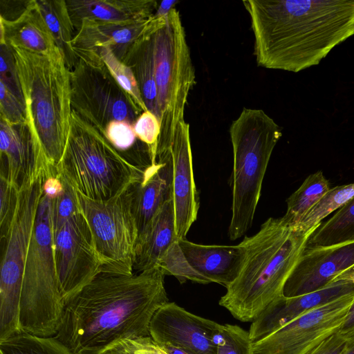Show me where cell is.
<instances>
[{
	"label": "cell",
	"mask_w": 354,
	"mask_h": 354,
	"mask_svg": "<svg viewBox=\"0 0 354 354\" xmlns=\"http://www.w3.org/2000/svg\"><path fill=\"white\" fill-rule=\"evenodd\" d=\"M347 281L354 283V266L351 268L350 269L346 270L343 273H342L340 275L337 277L333 281Z\"/></svg>",
	"instance_id": "obj_42"
},
{
	"label": "cell",
	"mask_w": 354,
	"mask_h": 354,
	"mask_svg": "<svg viewBox=\"0 0 354 354\" xmlns=\"http://www.w3.org/2000/svg\"><path fill=\"white\" fill-rule=\"evenodd\" d=\"M354 241V198L315 230L307 245L328 246Z\"/></svg>",
	"instance_id": "obj_27"
},
{
	"label": "cell",
	"mask_w": 354,
	"mask_h": 354,
	"mask_svg": "<svg viewBox=\"0 0 354 354\" xmlns=\"http://www.w3.org/2000/svg\"><path fill=\"white\" fill-rule=\"evenodd\" d=\"M342 354H354V337L347 341L346 346Z\"/></svg>",
	"instance_id": "obj_44"
},
{
	"label": "cell",
	"mask_w": 354,
	"mask_h": 354,
	"mask_svg": "<svg viewBox=\"0 0 354 354\" xmlns=\"http://www.w3.org/2000/svg\"><path fill=\"white\" fill-rule=\"evenodd\" d=\"M330 189V183L322 171L309 175L287 199L283 219L296 226Z\"/></svg>",
	"instance_id": "obj_26"
},
{
	"label": "cell",
	"mask_w": 354,
	"mask_h": 354,
	"mask_svg": "<svg viewBox=\"0 0 354 354\" xmlns=\"http://www.w3.org/2000/svg\"><path fill=\"white\" fill-rule=\"evenodd\" d=\"M0 19V44L41 55L52 54L59 49L35 0L27 1L25 10L17 17Z\"/></svg>",
	"instance_id": "obj_23"
},
{
	"label": "cell",
	"mask_w": 354,
	"mask_h": 354,
	"mask_svg": "<svg viewBox=\"0 0 354 354\" xmlns=\"http://www.w3.org/2000/svg\"><path fill=\"white\" fill-rule=\"evenodd\" d=\"M55 195L42 187L24 267L20 304L21 331L41 337L56 335L64 308L53 243Z\"/></svg>",
	"instance_id": "obj_8"
},
{
	"label": "cell",
	"mask_w": 354,
	"mask_h": 354,
	"mask_svg": "<svg viewBox=\"0 0 354 354\" xmlns=\"http://www.w3.org/2000/svg\"><path fill=\"white\" fill-rule=\"evenodd\" d=\"M347 340L337 330L318 344L307 354H342Z\"/></svg>",
	"instance_id": "obj_39"
},
{
	"label": "cell",
	"mask_w": 354,
	"mask_h": 354,
	"mask_svg": "<svg viewBox=\"0 0 354 354\" xmlns=\"http://www.w3.org/2000/svg\"><path fill=\"white\" fill-rule=\"evenodd\" d=\"M354 198V183L330 188L296 226L304 232H314L322 221Z\"/></svg>",
	"instance_id": "obj_28"
},
{
	"label": "cell",
	"mask_w": 354,
	"mask_h": 354,
	"mask_svg": "<svg viewBox=\"0 0 354 354\" xmlns=\"http://www.w3.org/2000/svg\"><path fill=\"white\" fill-rule=\"evenodd\" d=\"M19 190L0 171V235L1 239L7 234L17 207Z\"/></svg>",
	"instance_id": "obj_35"
},
{
	"label": "cell",
	"mask_w": 354,
	"mask_h": 354,
	"mask_svg": "<svg viewBox=\"0 0 354 354\" xmlns=\"http://www.w3.org/2000/svg\"><path fill=\"white\" fill-rule=\"evenodd\" d=\"M172 162L169 151L156 157V162L145 168L140 179L131 185L132 209L138 236L160 207L173 198Z\"/></svg>",
	"instance_id": "obj_18"
},
{
	"label": "cell",
	"mask_w": 354,
	"mask_h": 354,
	"mask_svg": "<svg viewBox=\"0 0 354 354\" xmlns=\"http://www.w3.org/2000/svg\"><path fill=\"white\" fill-rule=\"evenodd\" d=\"M102 354H167L151 337L122 340Z\"/></svg>",
	"instance_id": "obj_38"
},
{
	"label": "cell",
	"mask_w": 354,
	"mask_h": 354,
	"mask_svg": "<svg viewBox=\"0 0 354 354\" xmlns=\"http://www.w3.org/2000/svg\"><path fill=\"white\" fill-rule=\"evenodd\" d=\"M233 149L231 240L251 227L261 196L264 176L281 127L263 110L244 108L230 127Z\"/></svg>",
	"instance_id": "obj_6"
},
{
	"label": "cell",
	"mask_w": 354,
	"mask_h": 354,
	"mask_svg": "<svg viewBox=\"0 0 354 354\" xmlns=\"http://www.w3.org/2000/svg\"><path fill=\"white\" fill-rule=\"evenodd\" d=\"M131 185L106 201L91 200L77 192L101 261L102 272L133 274L138 229L132 209Z\"/></svg>",
	"instance_id": "obj_10"
},
{
	"label": "cell",
	"mask_w": 354,
	"mask_h": 354,
	"mask_svg": "<svg viewBox=\"0 0 354 354\" xmlns=\"http://www.w3.org/2000/svg\"><path fill=\"white\" fill-rule=\"evenodd\" d=\"M169 151L172 162L176 232L179 239H186L197 218L199 201L194 178L189 124L185 120L177 126Z\"/></svg>",
	"instance_id": "obj_16"
},
{
	"label": "cell",
	"mask_w": 354,
	"mask_h": 354,
	"mask_svg": "<svg viewBox=\"0 0 354 354\" xmlns=\"http://www.w3.org/2000/svg\"><path fill=\"white\" fill-rule=\"evenodd\" d=\"M354 301V292L314 308L254 342L252 354H307L336 332Z\"/></svg>",
	"instance_id": "obj_13"
},
{
	"label": "cell",
	"mask_w": 354,
	"mask_h": 354,
	"mask_svg": "<svg viewBox=\"0 0 354 354\" xmlns=\"http://www.w3.org/2000/svg\"><path fill=\"white\" fill-rule=\"evenodd\" d=\"M259 66L294 73L317 65L354 35V0H245Z\"/></svg>",
	"instance_id": "obj_2"
},
{
	"label": "cell",
	"mask_w": 354,
	"mask_h": 354,
	"mask_svg": "<svg viewBox=\"0 0 354 354\" xmlns=\"http://www.w3.org/2000/svg\"><path fill=\"white\" fill-rule=\"evenodd\" d=\"M86 53L97 54L111 75L136 106L142 112L147 111L133 71L115 55L110 47H102Z\"/></svg>",
	"instance_id": "obj_30"
},
{
	"label": "cell",
	"mask_w": 354,
	"mask_h": 354,
	"mask_svg": "<svg viewBox=\"0 0 354 354\" xmlns=\"http://www.w3.org/2000/svg\"><path fill=\"white\" fill-rule=\"evenodd\" d=\"M178 3L176 0H165L160 2L155 12V15L164 16L169 13V12L174 8V5Z\"/></svg>",
	"instance_id": "obj_41"
},
{
	"label": "cell",
	"mask_w": 354,
	"mask_h": 354,
	"mask_svg": "<svg viewBox=\"0 0 354 354\" xmlns=\"http://www.w3.org/2000/svg\"><path fill=\"white\" fill-rule=\"evenodd\" d=\"M178 244L194 270L210 283L225 288L238 277L245 258L241 243L236 245H202L182 239Z\"/></svg>",
	"instance_id": "obj_19"
},
{
	"label": "cell",
	"mask_w": 354,
	"mask_h": 354,
	"mask_svg": "<svg viewBox=\"0 0 354 354\" xmlns=\"http://www.w3.org/2000/svg\"><path fill=\"white\" fill-rule=\"evenodd\" d=\"M165 276L158 267L100 272L64 301L54 337L74 354H102L122 340L150 337L154 314L169 302Z\"/></svg>",
	"instance_id": "obj_1"
},
{
	"label": "cell",
	"mask_w": 354,
	"mask_h": 354,
	"mask_svg": "<svg viewBox=\"0 0 354 354\" xmlns=\"http://www.w3.org/2000/svg\"><path fill=\"white\" fill-rule=\"evenodd\" d=\"M221 327L169 301L154 314L149 333L158 344H169L188 354H216Z\"/></svg>",
	"instance_id": "obj_14"
},
{
	"label": "cell",
	"mask_w": 354,
	"mask_h": 354,
	"mask_svg": "<svg viewBox=\"0 0 354 354\" xmlns=\"http://www.w3.org/2000/svg\"><path fill=\"white\" fill-rule=\"evenodd\" d=\"M138 139L149 148L151 164L156 162L158 138L160 134V123L151 111L142 112L133 124Z\"/></svg>",
	"instance_id": "obj_34"
},
{
	"label": "cell",
	"mask_w": 354,
	"mask_h": 354,
	"mask_svg": "<svg viewBox=\"0 0 354 354\" xmlns=\"http://www.w3.org/2000/svg\"><path fill=\"white\" fill-rule=\"evenodd\" d=\"M12 50L32 138L49 163L57 167L72 113L71 71L64 55L60 49L49 55Z\"/></svg>",
	"instance_id": "obj_4"
},
{
	"label": "cell",
	"mask_w": 354,
	"mask_h": 354,
	"mask_svg": "<svg viewBox=\"0 0 354 354\" xmlns=\"http://www.w3.org/2000/svg\"><path fill=\"white\" fill-rule=\"evenodd\" d=\"M59 287L64 301L102 272L88 223L80 207L68 216L53 215Z\"/></svg>",
	"instance_id": "obj_12"
},
{
	"label": "cell",
	"mask_w": 354,
	"mask_h": 354,
	"mask_svg": "<svg viewBox=\"0 0 354 354\" xmlns=\"http://www.w3.org/2000/svg\"><path fill=\"white\" fill-rule=\"evenodd\" d=\"M178 240L168 249L160 260L158 267L165 275L174 276L180 283L189 280L202 284L209 283L207 279L197 273L188 264L179 246Z\"/></svg>",
	"instance_id": "obj_31"
},
{
	"label": "cell",
	"mask_w": 354,
	"mask_h": 354,
	"mask_svg": "<svg viewBox=\"0 0 354 354\" xmlns=\"http://www.w3.org/2000/svg\"><path fill=\"white\" fill-rule=\"evenodd\" d=\"M102 134L131 163L130 152L138 139L133 125L124 121H113L107 124Z\"/></svg>",
	"instance_id": "obj_33"
},
{
	"label": "cell",
	"mask_w": 354,
	"mask_h": 354,
	"mask_svg": "<svg viewBox=\"0 0 354 354\" xmlns=\"http://www.w3.org/2000/svg\"><path fill=\"white\" fill-rule=\"evenodd\" d=\"M149 37L151 75L157 100L160 134L157 154L168 151L184 111L196 75L179 12L154 15L144 32Z\"/></svg>",
	"instance_id": "obj_5"
},
{
	"label": "cell",
	"mask_w": 354,
	"mask_h": 354,
	"mask_svg": "<svg viewBox=\"0 0 354 354\" xmlns=\"http://www.w3.org/2000/svg\"><path fill=\"white\" fill-rule=\"evenodd\" d=\"M56 168L77 192L93 201L118 195L138 180L145 169L129 162L73 110L65 148Z\"/></svg>",
	"instance_id": "obj_7"
},
{
	"label": "cell",
	"mask_w": 354,
	"mask_h": 354,
	"mask_svg": "<svg viewBox=\"0 0 354 354\" xmlns=\"http://www.w3.org/2000/svg\"><path fill=\"white\" fill-rule=\"evenodd\" d=\"M176 235L173 198L167 201L138 236L134 252L133 271L141 272L158 267Z\"/></svg>",
	"instance_id": "obj_24"
},
{
	"label": "cell",
	"mask_w": 354,
	"mask_h": 354,
	"mask_svg": "<svg viewBox=\"0 0 354 354\" xmlns=\"http://www.w3.org/2000/svg\"><path fill=\"white\" fill-rule=\"evenodd\" d=\"M1 172L6 174L18 189L35 170L44 155L37 148L28 123L12 124L0 117Z\"/></svg>",
	"instance_id": "obj_20"
},
{
	"label": "cell",
	"mask_w": 354,
	"mask_h": 354,
	"mask_svg": "<svg viewBox=\"0 0 354 354\" xmlns=\"http://www.w3.org/2000/svg\"><path fill=\"white\" fill-rule=\"evenodd\" d=\"M337 333L347 341L354 337V301Z\"/></svg>",
	"instance_id": "obj_40"
},
{
	"label": "cell",
	"mask_w": 354,
	"mask_h": 354,
	"mask_svg": "<svg viewBox=\"0 0 354 354\" xmlns=\"http://www.w3.org/2000/svg\"><path fill=\"white\" fill-rule=\"evenodd\" d=\"M0 354H74L55 337H41L25 332L0 341Z\"/></svg>",
	"instance_id": "obj_29"
},
{
	"label": "cell",
	"mask_w": 354,
	"mask_h": 354,
	"mask_svg": "<svg viewBox=\"0 0 354 354\" xmlns=\"http://www.w3.org/2000/svg\"><path fill=\"white\" fill-rule=\"evenodd\" d=\"M0 82L24 101L12 48L7 44H0Z\"/></svg>",
	"instance_id": "obj_37"
},
{
	"label": "cell",
	"mask_w": 354,
	"mask_h": 354,
	"mask_svg": "<svg viewBox=\"0 0 354 354\" xmlns=\"http://www.w3.org/2000/svg\"><path fill=\"white\" fill-rule=\"evenodd\" d=\"M57 47L64 55L70 71L74 67L77 58L71 47L75 30L64 0H35Z\"/></svg>",
	"instance_id": "obj_25"
},
{
	"label": "cell",
	"mask_w": 354,
	"mask_h": 354,
	"mask_svg": "<svg viewBox=\"0 0 354 354\" xmlns=\"http://www.w3.org/2000/svg\"><path fill=\"white\" fill-rule=\"evenodd\" d=\"M253 342L249 331L237 325H222L218 340L216 354H252Z\"/></svg>",
	"instance_id": "obj_32"
},
{
	"label": "cell",
	"mask_w": 354,
	"mask_h": 354,
	"mask_svg": "<svg viewBox=\"0 0 354 354\" xmlns=\"http://www.w3.org/2000/svg\"><path fill=\"white\" fill-rule=\"evenodd\" d=\"M0 117L12 124L27 122L24 101L0 82Z\"/></svg>",
	"instance_id": "obj_36"
},
{
	"label": "cell",
	"mask_w": 354,
	"mask_h": 354,
	"mask_svg": "<svg viewBox=\"0 0 354 354\" xmlns=\"http://www.w3.org/2000/svg\"><path fill=\"white\" fill-rule=\"evenodd\" d=\"M313 232L304 233L283 217L269 218L242 241L245 258L236 279L219 305L241 322L253 321L271 302L283 296L287 279Z\"/></svg>",
	"instance_id": "obj_3"
},
{
	"label": "cell",
	"mask_w": 354,
	"mask_h": 354,
	"mask_svg": "<svg viewBox=\"0 0 354 354\" xmlns=\"http://www.w3.org/2000/svg\"><path fill=\"white\" fill-rule=\"evenodd\" d=\"M354 266V241L328 246L307 245L287 279L283 296L320 290Z\"/></svg>",
	"instance_id": "obj_15"
},
{
	"label": "cell",
	"mask_w": 354,
	"mask_h": 354,
	"mask_svg": "<svg viewBox=\"0 0 354 354\" xmlns=\"http://www.w3.org/2000/svg\"><path fill=\"white\" fill-rule=\"evenodd\" d=\"M353 292L354 283L340 280L310 293L292 297H280L252 321L249 329L250 337L254 342L300 315Z\"/></svg>",
	"instance_id": "obj_17"
},
{
	"label": "cell",
	"mask_w": 354,
	"mask_h": 354,
	"mask_svg": "<svg viewBox=\"0 0 354 354\" xmlns=\"http://www.w3.org/2000/svg\"><path fill=\"white\" fill-rule=\"evenodd\" d=\"M149 19L129 24H106L83 20L75 29L71 47L77 57L108 46L122 61L133 44L143 36Z\"/></svg>",
	"instance_id": "obj_22"
},
{
	"label": "cell",
	"mask_w": 354,
	"mask_h": 354,
	"mask_svg": "<svg viewBox=\"0 0 354 354\" xmlns=\"http://www.w3.org/2000/svg\"><path fill=\"white\" fill-rule=\"evenodd\" d=\"M167 354H188L183 350L169 344H158Z\"/></svg>",
	"instance_id": "obj_43"
},
{
	"label": "cell",
	"mask_w": 354,
	"mask_h": 354,
	"mask_svg": "<svg viewBox=\"0 0 354 354\" xmlns=\"http://www.w3.org/2000/svg\"><path fill=\"white\" fill-rule=\"evenodd\" d=\"M75 30L83 20L106 24H129L151 18L158 8L154 0H67Z\"/></svg>",
	"instance_id": "obj_21"
},
{
	"label": "cell",
	"mask_w": 354,
	"mask_h": 354,
	"mask_svg": "<svg viewBox=\"0 0 354 354\" xmlns=\"http://www.w3.org/2000/svg\"><path fill=\"white\" fill-rule=\"evenodd\" d=\"M50 164L40 160L19 190L15 214L3 243L0 272V341L21 332L20 304L24 267L44 181Z\"/></svg>",
	"instance_id": "obj_9"
},
{
	"label": "cell",
	"mask_w": 354,
	"mask_h": 354,
	"mask_svg": "<svg viewBox=\"0 0 354 354\" xmlns=\"http://www.w3.org/2000/svg\"><path fill=\"white\" fill-rule=\"evenodd\" d=\"M70 71L72 110L101 133L113 121L133 125L142 113L101 59L87 61L77 58Z\"/></svg>",
	"instance_id": "obj_11"
}]
</instances>
